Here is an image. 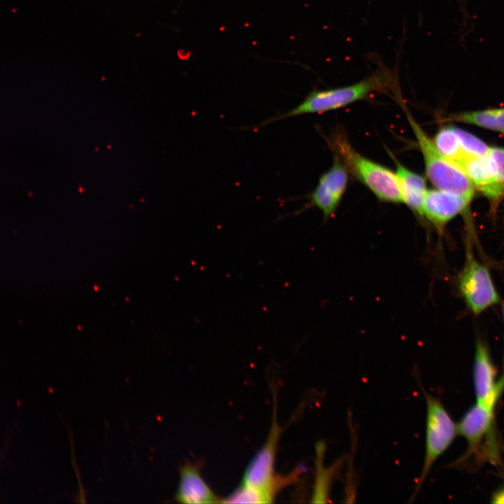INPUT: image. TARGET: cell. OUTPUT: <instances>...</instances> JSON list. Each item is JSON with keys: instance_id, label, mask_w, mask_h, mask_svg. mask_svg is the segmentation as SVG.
<instances>
[{"instance_id": "cell-1", "label": "cell", "mask_w": 504, "mask_h": 504, "mask_svg": "<svg viewBox=\"0 0 504 504\" xmlns=\"http://www.w3.org/2000/svg\"><path fill=\"white\" fill-rule=\"evenodd\" d=\"M392 73L386 68H379L367 78L350 85L340 88L313 90L298 106L285 113L265 119L254 125L240 130H254L274 121L309 113H321L338 109L362 100L371 93L385 90L392 83Z\"/></svg>"}, {"instance_id": "cell-2", "label": "cell", "mask_w": 504, "mask_h": 504, "mask_svg": "<svg viewBox=\"0 0 504 504\" xmlns=\"http://www.w3.org/2000/svg\"><path fill=\"white\" fill-rule=\"evenodd\" d=\"M329 141L332 150L349 173L368 188L380 201L395 204L402 202L396 172L362 155L341 133L335 134Z\"/></svg>"}, {"instance_id": "cell-3", "label": "cell", "mask_w": 504, "mask_h": 504, "mask_svg": "<svg viewBox=\"0 0 504 504\" xmlns=\"http://www.w3.org/2000/svg\"><path fill=\"white\" fill-rule=\"evenodd\" d=\"M281 432L276 419L275 402L268 438L246 467L241 484L259 492L265 503H272L282 488L295 482L301 470L297 468L287 476L276 475L275 456Z\"/></svg>"}, {"instance_id": "cell-4", "label": "cell", "mask_w": 504, "mask_h": 504, "mask_svg": "<svg viewBox=\"0 0 504 504\" xmlns=\"http://www.w3.org/2000/svg\"><path fill=\"white\" fill-rule=\"evenodd\" d=\"M405 112L421 150L430 181L440 190L458 194L470 202L475 192L473 183L461 168L438 150L406 109Z\"/></svg>"}, {"instance_id": "cell-5", "label": "cell", "mask_w": 504, "mask_h": 504, "mask_svg": "<svg viewBox=\"0 0 504 504\" xmlns=\"http://www.w3.org/2000/svg\"><path fill=\"white\" fill-rule=\"evenodd\" d=\"M456 286L461 297L475 315L500 302L489 270L475 255L471 238L465 241L464 262L457 276Z\"/></svg>"}, {"instance_id": "cell-6", "label": "cell", "mask_w": 504, "mask_h": 504, "mask_svg": "<svg viewBox=\"0 0 504 504\" xmlns=\"http://www.w3.org/2000/svg\"><path fill=\"white\" fill-rule=\"evenodd\" d=\"M422 390L426 401L425 456L415 493L424 483L434 463L446 451L458 435L457 424L453 421L441 400L427 393L423 388Z\"/></svg>"}, {"instance_id": "cell-7", "label": "cell", "mask_w": 504, "mask_h": 504, "mask_svg": "<svg viewBox=\"0 0 504 504\" xmlns=\"http://www.w3.org/2000/svg\"><path fill=\"white\" fill-rule=\"evenodd\" d=\"M497 370L486 344L478 338L475 343L472 379L476 402L497 404L504 391V374L497 382Z\"/></svg>"}, {"instance_id": "cell-8", "label": "cell", "mask_w": 504, "mask_h": 504, "mask_svg": "<svg viewBox=\"0 0 504 504\" xmlns=\"http://www.w3.org/2000/svg\"><path fill=\"white\" fill-rule=\"evenodd\" d=\"M349 172L341 159L335 154L330 168L323 173L311 195L312 203L326 218L336 211L346 190Z\"/></svg>"}, {"instance_id": "cell-9", "label": "cell", "mask_w": 504, "mask_h": 504, "mask_svg": "<svg viewBox=\"0 0 504 504\" xmlns=\"http://www.w3.org/2000/svg\"><path fill=\"white\" fill-rule=\"evenodd\" d=\"M496 405L475 402L457 424L458 435L468 442L465 456L475 452L482 441L490 435L494 426Z\"/></svg>"}, {"instance_id": "cell-10", "label": "cell", "mask_w": 504, "mask_h": 504, "mask_svg": "<svg viewBox=\"0 0 504 504\" xmlns=\"http://www.w3.org/2000/svg\"><path fill=\"white\" fill-rule=\"evenodd\" d=\"M469 203L465 197L451 192L428 190L424 201L422 216L442 231L447 223L466 209Z\"/></svg>"}, {"instance_id": "cell-11", "label": "cell", "mask_w": 504, "mask_h": 504, "mask_svg": "<svg viewBox=\"0 0 504 504\" xmlns=\"http://www.w3.org/2000/svg\"><path fill=\"white\" fill-rule=\"evenodd\" d=\"M179 482L175 499L182 503H215L220 500L206 484L200 472V465L186 463L179 470Z\"/></svg>"}, {"instance_id": "cell-12", "label": "cell", "mask_w": 504, "mask_h": 504, "mask_svg": "<svg viewBox=\"0 0 504 504\" xmlns=\"http://www.w3.org/2000/svg\"><path fill=\"white\" fill-rule=\"evenodd\" d=\"M458 167L489 199L496 200L504 195V183L498 180L487 155L477 157L465 153Z\"/></svg>"}, {"instance_id": "cell-13", "label": "cell", "mask_w": 504, "mask_h": 504, "mask_svg": "<svg viewBox=\"0 0 504 504\" xmlns=\"http://www.w3.org/2000/svg\"><path fill=\"white\" fill-rule=\"evenodd\" d=\"M396 174L398 179L402 202L406 204L416 214L422 216L423 204L426 193L424 178L406 168L396 159Z\"/></svg>"}, {"instance_id": "cell-14", "label": "cell", "mask_w": 504, "mask_h": 504, "mask_svg": "<svg viewBox=\"0 0 504 504\" xmlns=\"http://www.w3.org/2000/svg\"><path fill=\"white\" fill-rule=\"evenodd\" d=\"M446 120L463 122L504 133V108L453 113Z\"/></svg>"}, {"instance_id": "cell-15", "label": "cell", "mask_w": 504, "mask_h": 504, "mask_svg": "<svg viewBox=\"0 0 504 504\" xmlns=\"http://www.w3.org/2000/svg\"><path fill=\"white\" fill-rule=\"evenodd\" d=\"M433 142L438 150L457 166L465 154L451 127L441 128L436 134Z\"/></svg>"}, {"instance_id": "cell-16", "label": "cell", "mask_w": 504, "mask_h": 504, "mask_svg": "<svg viewBox=\"0 0 504 504\" xmlns=\"http://www.w3.org/2000/svg\"><path fill=\"white\" fill-rule=\"evenodd\" d=\"M316 449V477L312 501L314 503H326L329 498V486L337 465L328 468L324 467L323 464L324 447L321 443H319Z\"/></svg>"}, {"instance_id": "cell-17", "label": "cell", "mask_w": 504, "mask_h": 504, "mask_svg": "<svg viewBox=\"0 0 504 504\" xmlns=\"http://www.w3.org/2000/svg\"><path fill=\"white\" fill-rule=\"evenodd\" d=\"M451 127L465 153L477 157H485L488 155L490 147L482 140L460 128Z\"/></svg>"}, {"instance_id": "cell-18", "label": "cell", "mask_w": 504, "mask_h": 504, "mask_svg": "<svg viewBox=\"0 0 504 504\" xmlns=\"http://www.w3.org/2000/svg\"><path fill=\"white\" fill-rule=\"evenodd\" d=\"M225 503H265L261 494L253 489L241 484L227 497L220 500Z\"/></svg>"}, {"instance_id": "cell-19", "label": "cell", "mask_w": 504, "mask_h": 504, "mask_svg": "<svg viewBox=\"0 0 504 504\" xmlns=\"http://www.w3.org/2000/svg\"><path fill=\"white\" fill-rule=\"evenodd\" d=\"M487 156L498 180L504 183V149L490 147Z\"/></svg>"}, {"instance_id": "cell-20", "label": "cell", "mask_w": 504, "mask_h": 504, "mask_svg": "<svg viewBox=\"0 0 504 504\" xmlns=\"http://www.w3.org/2000/svg\"><path fill=\"white\" fill-rule=\"evenodd\" d=\"M492 502L496 503H504V489L493 494Z\"/></svg>"}, {"instance_id": "cell-21", "label": "cell", "mask_w": 504, "mask_h": 504, "mask_svg": "<svg viewBox=\"0 0 504 504\" xmlns=\"http://www.w3.org/2000/svg\"><path fill=\"white\" fill-rule=\"evenodd\" d=\"M502 314H503V321H504V304L503 305Z\"/></svg>"}, {"instance_id": "cell-22", "label": "cell", "mask_w": 504, "mask_h": 504, "mask_svg": "<svg viewBox=\"0 0 504 504\" xmlns=\"http://www.w3.org/2000/svg\"><path fill=\"white\" fill-rule=\"evenodd\" d=\"M503 365H504V351H503Z\"/></svg>"}]
</instances>
